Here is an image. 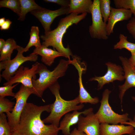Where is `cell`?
<instances>
[{
  "mask_svg": "<svg viewBox=\"0 0 135 135\" xmlns=\"http://www.w3.org/2000/svg\"><path fill=\"white\" fill-rule=\"evenodd\" d=\"M51 104L38 106L27 102L21 116L17 130L20 135H58V127L46 125L41 119L44 112H50Z\"/></svg>",
  "mask_w": 135,
  "mask_h": 135,
  "instance_id": "obj_1",
  "label": "cell"
},
{
  "mask_svg": "<svg viewBox=\"0 0 135 135\" xmlns=\"http://www.w3.org/2000/svg\"><path fill=\"white\" fill-rule=\"evenodd\" d=\"M87 14L85 13L78 15L77 13H72L61 18L56 28L40 36L43 41L42 45L47 47L52 46L54 49L64 54L65 58L70 60V56H72L73 55L69 47L65 48L64 46L62 39L64 35L70 26L74 24H77L85 18Z\"/></svg>",
  "mask_w": 135,
  "mask_h": 135,
  "instance_id": "obj_2",
  "label": "cell"
},
{
  "mask_svg": "<svg viewBox=\"0 0 135 135\" xmlns=\"http://www.w3.org/2000/svg\"><path fill=\"white\" fill-rule=\"evenodd\" d=\"M60 88L57 81L49 87L55 96V100L53 103L51 104L50 114L42 120L44 123H50L58 127L60 119L63 116L71 111L80 110L84 106L83 104L80 103L78 96L69 100L63 99L60 95Z\"/></svg>",
  "mask_w": 135,
  "mask_h": 135,
  "instance_id": "obj_3",
  "label": "cell"
},
{
  "mask_svg": "<svg viewBox=\"0 0 135 135\" xmlns=\"http://www.w3.org/2000/svg\"><path fill=\"white\" fill-rule=\"evenodd\" d=\"M69 64V60L62 59L54 70L51 71L45 65L40 63L37 71L39 78L32 79L33 94L42 98L45 90L57 82L59 78L65 75Z\"/></svg>",
  "mask_w": 135,
  "mask_h": 135,
  "instance_id": "obj_4",
  "label": "cell"
},
{
  "mask_svg": "<svg viewBox=\"0 0 135 135\" xmlns=\"http://www.w3.org/2000/svg\"><path fill=\"white\" fill-rule=\"evenodd\" d=\"M111 91L106 89L103 92L102 97L100 101V105L98 111L95 114L100 123L112 124H120L128 120L129 114L126 113L120 114L112 109L108 102L109 95Z\"/></svg>",
  "mask_w": 135,
  "mask_h": 135,
  "instance_id": "obj_5",
  "label": "cell"
},
{
  "mask_svg": "<svg viewBox=\"0 0 135 135\" xmlns=\"http://www.w3.org/2000/svg\"><path fill=\"white\" fill-rule=\"evenodd\" d=\"M33 94L32 88L21 84L19 90L15 94L14 98L16 100L12 111L6 113L8 121L12 131L17 130L24 108L29 96Z\"/></svg>",
  "mask_w": 135,
  "mask_h": 135,
  "instance_id": "obj_6",
  "label": "cell"
},
{
  "mask_svg": "<svg viewBox=\"0 0 135 135\" xmlns=\"http://www.w3.org/2000/svg\"><path fill=\"white\" fill-rule=\"evenodd\" d=\"M24 48L20 46L16 50V56L13 59L9 60L1 61L0 62V71H2L0 76L7 81L9 80L13 76L16 71L22 64L30 61L36 62L38 59V55L32 53L29 56H24L23 55Z\"/></svg>",
  "mask_w": 135,
  "mask_h": 135,
  "instance_id": "obj_7",
  "label": "cell"
},
{
  "mask_svg": "<svg viewBox=\"0 0 135 135\" xmlns=\"http://www.w3.org/2000/svg\"><path fill=\"white\" fill-rule=\"evenodd\" d=\"M90 13L92 23L89 27V32L93 38L106 40L108 36L106 30L107 24L103 19L100 10V0H94Z\"/></svg>",
  "mask_w": 135,
  "mask_h": 135,
  "instance_id": "obj_8",
  "label": "cell"
},
{
  "mask_svg": "<svg viewBox=\"0 0 135 135\" xmlns=\"http://www.w3.org/2000/svg\"><path fill=\"white\" fill-rule=\"evenodd\" d=\"M40 63L36 62L29 68L21 66L14 75L8 81L4 83L3 85H12L15 84L20 83L24 86L32 88L33 79H36V74Z\"/></svg>",
  "mask_w": 135,
  "mask_h": 135,
  "instance_id": "obj_9",
  "label": "cell"
},
{
  "mask_svg": "<svg viewBox=\"0 0 135 135\" xmlns=\"http://www.w3.org/2000/svg\"><path fill=\"white\" fill-rule=\"evenodd\" d=\"M30 13L40 22L44 30V33L51 31L50 26L57 17L69 14V7H61L55 10H51L42 8L32 11Z\"/></svg>",
  "mask_w": 135,
  "mask_h": 135,
  "instance_id": "obj_10",
  "label": "cell"
},
{
  "mask_svg": "<svg viewBox=\"0 0 135 135\" xmlns=\"http://www.w3.org/2000/svg\"><path fill=\"white\" fill-rule=\"evenodd\" d=\"M107 66L106 72L101 76H95L90 78L89 81L95 80L98 82V90H100L106 84L113 82L115 80L122 81L125 79L123 68L119 65L110 62L106 63Z\"/></svg>",
  "mask_w": 135,
  "mask_h": 135,
  "instance_id": "obj_11",
  "label": "cell"
},
{
  "mask_svg": "<svg viewBox=\"0 0 135 135\" xmlns=\"http://www.w3.org/2000/svg\"><path fill=\"white\" fill-rule=\"evenodd\" d=\"M119 58L123 66L125 79L123 84L118 86L119 97L122 105L123 97L126 91L131 88H135V67L131 64L126 58L120 56Z\"/></svg>",
  "mask_w": 135,
  "mask_h": 135,
  "instance_id": "obj_12",
  "label": "cell"
},
{
  "mask_svg": "<svg viewBox=\"0 0 135 135\" xmlns=\"http://www.w3.org/2000/svg\"><path fill=\"white\" fill-rule=\"evenodd\" d=\"M72 60H70V64L73 65L77 70L78 75V82L79 86V94L78 96L80 103H91L93 100L92 97L84 88L82 80V75L85 73L86 70V66L85 62H81V59L76 55L72 56Z\"/></svg>",
  "mask_w": 135,
  "mask_h": 135,
  "instance_id": "obj_13",
  "label": "cell"
},
{
  "mask_svg": "<svg viewBox=\"0 0 135 135\" xmlns=\"http://www.w3.org/2000/svg\"><path fill=\"white\" fill-rule=\"evenodd\" d=\"M77 124V129L86 135H100V123L93 111L85 116L80 115Z\"/></svg>",
  "mask_w": 135,
  "mask_h": 135,
  "instance_id": "obj_14",
  "label": "cell"
},
{
  "mask_svg": "<svg viewBox=\"0 0 135 135\" xmlns=\"http://www.w3.org/2000/svg\"><path fill=\"white\" fill-rule=\"evenodd\" d=\"M132 14L130 10L111 7L110 14L107 24L106 30L108 36L113 33L114 26L117 22L128 20L131 18Z\"/></svg>",
  "mask_w": 135,
  "mask_h": 135,
  "instance_id": "obj_15",
  "label": "cell"
},
{
  "mask_svg": "<svg viewBox=\"0 0 135 135\" xmlns=\"http://www.w3.org/2000/svg\"><path fill=\"white\" fill-rule=\"evenodd\" d=\"M93 110V108H91L82 112L74 110L72 113H67L59 124L60 130H61L64 135H69L70 133V127L78 124L80 116L82 114L85 116Z\"/></svg>",
  "mask_w": 135,
  "mask_h": 135,
  "instance_id": "obj_16",
  "label": "cell"
},
{
  "mask_svg": "<svg viewBox=\"0 0 135 135\" xmlns=\"http://www.w3.org/2000/svg\"><path fill=\"white\" fill-rule=\"evenodd\" d=\"M134 130V128L131 125L126 126L124 124L111 125L106 123H100V135L129 134Z\"/></svg>",
  "mask_w": 135,
  "mask_h": 135,
  "instance_id": "obj_17",
  "label": "cell"
},
{
  "mask_svg": "<svg viewBox=\"0 0 135 135\" xmlns=\"http://www.w3.org/2000/svg\"><path fill=\"white\" fill-rule=\"evenodd\" d=\"M32 54L40 56L42 62L48 66H51L56 58L60 56L65 57L64 54L56 50L49 48L42 44L40 47L35 48Z\"/></svg>",
  "mask_w": 135,
  "mask_h": 135,
  "instance_id": "obj_18",
  "label": "cell"
},
{
  "mask_svg": "<svg viewBox=\"0 0 135 135\" xmlns=\"http://www.w3.org/2000/svg\"><path fill=\"white\" fill-rule=\"evenodd\" d=\"M93 2L91 0H70L69 13H90Z\"/></svg>",
  "mask_w": 135,
  "mask_h": 135,
  "instance_id": "obj_19",
  "label": "cell"
},
{
  "mask_svg": "<svg viewBox=\"0 0 135 135\" xmlns=\"http://www.w3.org/2000/svg\"><path fill=\"white\" fill-rule=\"evenodd\" d=\"M20 46L13 39H7L5 44L0 50V62L10 60L13 50H16Z\"/></svg>",
  "mask_w": 135,
  "mask_h": 135,
  "instance_id": "obj_20",
  "label": "cell"
},
{
  "mask_svg": "<svg viewBox=\"0 0 135 135\" xmlns=\"http://www.w3.org/2000/svg\"><path fill=\"white\" fill-rule=\"evenodd\" d=\"M20 4V14L18 20L23 21L26 14L29 12L39 10L42 7L37 4L33 0H19Z\"/></svg>",
  "mask_w": 135,
  "mask_h": 135,
  "instance_id": "obj_21",
  "label": "cell"
},
{
  "mask_svg": "<svg viewBox=\"0 0 135 135\" xmlns=\"http://www.w3.org/2000/svg\"><path fill=\"white\" fill-rule=\"evenodd\" d=\"M39 30L37 26H33L31 27L30 32V36L29 42L26 47L24 48V52L28 51L30 48L34 46L35 48L39 47L42 45L39 36Z\"/></svg>",
  "mask_w": 135,
  "mask_h": 135,
  "instance_id": "obj_22",
  "label": "cell"
},
{
  "mask_svg": "<svg viewBox=\"0 0 135 135\" xmlns=\"http://www.w3.org/2000/svg\"><path fill=\"white\" fill-rule=\"evenodd\" d=\"M120 40L114 46V49L125 48L130 52L131 54L135 53V43L128 41L126 36L120 34L119 36Z\"/></svg>",
  "mask_w": 135,
  "mask_h": 135,
  "instance_id": "obj_23",
  "label": "cell"
},
{
  "mask_svg": "<svg viewBox=\"0 0 135 135\" xmlns=\"http://www.w3.org/2000/svg\"><path fill=\"white\" fill-rule=\"evenodd\" d=\"M0 7L9 8L20 16V4L19 0H2L0 1Z\"/></svg>",
  "mask_w": 135,
  "mask_h": 135,
  "instance_id": "obj_24",
  "label": "cell"
},
{
  "mask_svg": "<svg viewBox=\"0 0 135 135\" xmlns=\"http://www.w3.org/2000/svg\"><path fill=\"white\" fill-rule=\"evenodd\" d=\"M117 8H124L130 10L135 17V0H114Z\"/></svg>",
  "mask_w": 135,
  "mask_h": 135,
  "instance_id": "obj_25",
  "label": "cell"
},
{
  "mask_svg": "<svg viewBox=\"0 0 135 135\" xmlns=\"http://www.w3.org/2000/svg\"><path fill=\"white\" fill-rule=\"evenodd\" d=\"M4 113L0 114V135H12L13 131Z\"/></svg>",
  "mask_w": 135,
  "mask_h": 135,
  "instance_id": "obj_26",
  "label": "cell"
},
{
  "mask_svg": "<svg viewBox=\"0 0 135 135\" xmlns=\"http://www.w3.org/2000/svg\"><path fill=\"white\" fill-rule=\"evenodd\" d=\"M110 0H100V12L104 21L106 23L109 17L111 7Z\"/></svg>",
  "mask_w": 135,
  "mask_h": 135,
  "instance_id": "obj_27",
  "label": "cell"
},
{
  "mask_svg": "<svg viewBox=\"0 0 135 135\" xmlns=\"http://www.w3.org/2000/svg\"><path fill=\"white\" fill-rule=\"evenodd\" d=\"M15 103L10 101L5 98L0 97V114L12 111Z\"/></svg>",
  "mask_w": 135,
  "mask_h": 135,
  "instance_id": "obj_28",
  "label": "cell"
},
{
  "mask_svg": "<svg viewBox=\"0 0 135 135\" xmlns=\"http://www.w3.org/2000/svg\"><path fill=\"white\" fill-rule=\"evenodd\" d=\"M19 83L12 85H8L0 87V97L5 98L6 96H10L14 97L15 94L12 92L13 89Z\"/></svg>",
  "mask_w": 135,
  "mask_h": 135,
  "instance_id": "obj_29",
  "label": "cell"
},
{
  "mask_svg": "<svg viewBox=\"0 0 135 135\" xmlns=\"http://www.w3.org/2000/svg\"><path fill=\"white\" fill-rule=\"evenodd\" d=\"M126 28L129 33L135 39V17L132 19L126 25Z\"/></svg>",
  "mask_w": 135,
  "mask_h": 135,
  "instance_id": "obj_30",
  "label": "cell"
},
{
  "mask_svg": "<svg viewBox=\"0 0 135 135\" xmlns=\"http://www.w3.org/2000/svg\"><path fill=\"white\" fill-rule=\"evenodd\" d=\"M45 2L56 4L60 6L61 7H69L70 0H45Z\"/></svg>",
  "mask_w": 135,
  "mask_h": 135,
  "instance_id": "obj_31",
  "label": "cell"
},
{
  "mask_svg": "<svg viewBox=\"0 0 135 135\" xmlns=\"http://www.w3.org/2000/svg\"><path fill=\"white\" fill-rule=\"evenodd\" d=\"M12 23V22L9 19H6L4 23L0 26V29L1 30H8L10 28Z\"/></svg>",
  "mask_w": 135,
  "mask_h": 135,
  "instance_id": "obj_32",
  "label": "cell"
},
{
  "mask_svg": "<svg viewBox=\"0 0 135 135\" xmlns=\"http://www.w3.org/2000/svg\"><path fill=\"white\" fill-rule=\"evenodd\" d=\"M69 135H86L84 132L75 128Z\"/></svg>",
  "mask_w": 135,
  "mask_h": 135,
  "instance_id": "obj_33",
  "label": "cell"
},
{
  "mask_svg": "<svg viewBox=\"0 0 135 135\" xmlns=\"http://www.w3.org/2000/svg\"><path fill=\"white\" fill-rule=\"evenodd\" d=\"M120 124L131 125L134 128H135V121L132 120L130 118H129L128 121L122 122Z\"/></svg>",
  "mask_w": 135,
  "mask_h": 135,
  "instance_id": "obj_34",
  "label": "cell"
},
{
  "mask_svg": "<svg viewBox=\"0 0 135 135\" xmlns=\"http://www.w3.org/2000/svg\"><path fill=\"white\" fill-rule=\"evenodd\" d=\"M131 54V56L128 59V60L131 64L135 67V53Z\"/></svg>",
  "mask_w": 135,
  "mask_h": 135,
  "instance_id": "obj_35",
  "label": "cell"
},
{
  "mask_svg": "<svg viewBox=\"0 0 135 135\" xmlns=\"http://www.w3.org/2000/svg\"><path fill=\"white\" fill-rule=\"evenodd\" d=\"M6 41L2 38L0 39V50L5 44Z\"/></svg>",
  "mask_w": 135,
  "mask_h": 135,
  "instance_id": "obj_36",
  "label": "cell"
},
{
  "mask_svg": "<svg viewBox=\"0 0 135 135\" xmlns=\"http://www.w3.org/2000/svg\"><path fill=\"white\" fill-rule=\"evenodd\" d=\"M6 21L5 18L4 17L0 18V26H1Z\"/></svg>",
  "mask_w": 135,
  "mask_h": 135,
  "instance_id": "obj_37",
  "label": "cell"
},
{
  "mask_svg": "<svg viewBox=\"0 0 135 135\" xmlns=\"http://www.w3.org/2000/svg\"><path fill=\"white\" fill-rule=\"evenodd\" d=\"M12 135H20L17 130L13 131Z\"/></svg>",
  "mask_w": 135,
  "mask_h": 135,
  "instance_id": "obj_38",
  "label": "cell"
},
{
  "mask_svg": "<svg viewBox=\"0 0 135 135\" xmlns=\"http://www.w3.org/2000/svg\"><path fill=\"white\" fill-rule=\"evenodd\" d=\"M132 100L135 102V97L134 96H132ZM134 121H135V114L134 116L133 119V120Z\"/></svg>",
  "mask_w": 135,
  "mask_h": 135,
  "instance_id": "obj_39",
  "label": "cell"
},
{
  "mask_svg": "<svg viewBox=\"0 0 135 135\" xmlns=\"http://www.w3.org/2000/svg\"><path fill=\"white\" fill-rule=\"evenodd\" d=\"M129 135H134L132 134H129Z\"/></svg>",
  "mask_w": 135,
  "mask_h": 135,
  "instance_id": "obj_40",
  "label": "cell"
}]
</instances>
